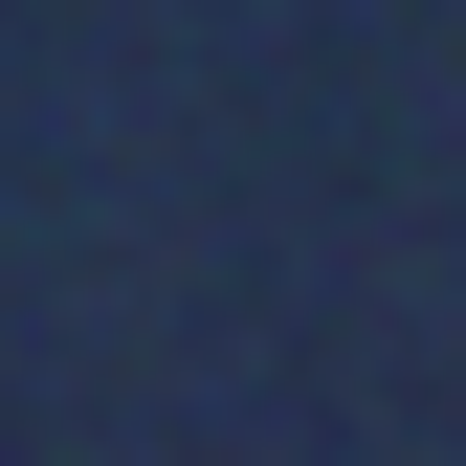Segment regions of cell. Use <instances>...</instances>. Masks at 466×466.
<instances>
[]
</instances>
